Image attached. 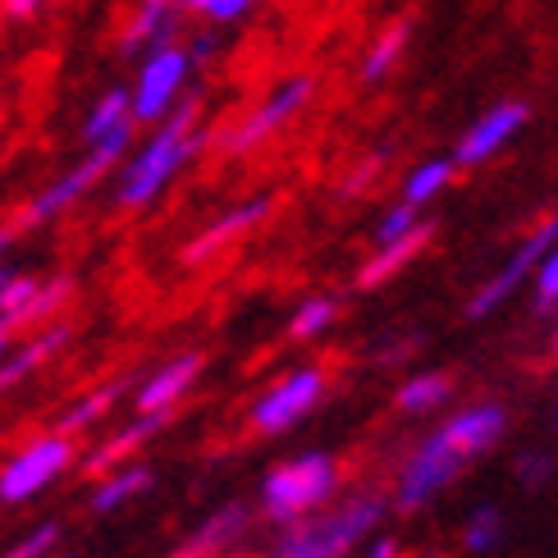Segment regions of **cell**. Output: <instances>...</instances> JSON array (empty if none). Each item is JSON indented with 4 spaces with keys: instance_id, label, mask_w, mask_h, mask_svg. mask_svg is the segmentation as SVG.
<instances>
[{
    "instance_id": "cell-26",
    "label": "cell",
    "mask_w": 558,
    "mask_h": 558,
    "mask_svg": "<svg viewBox=\"0 0 558 558\" xmlns=\"http://www.w3.org/2000/svg\"><path fill=\"white\" fill-rule=\"evenodd\" d=\"M408 41H412V19H393L389 28L380 37H371L366 56L357 64V78L371 87V83H385L393 69H399V60L408 56Z\"/></svg>"
},
{
    "instance_id": "cell-22",
    "label": "cell",
    "mask_w": 558,
    "mask_h": 558,
    "mask_svg": "<svg viewBox=\"0 0 558 558\" xmlns=\"http://www.w3.org/2000/svg\"><path fill=\"white\" fill-rule=\"evenodd\" d=\"M129 380H137V376H120V380H106V385H92V389H83L78 399L64 408V416H60V426H56V430H64V435H78V430H92V426L110 422L124 393H133V385H129Z\"/></svg>"
},
{
    "instance_id": "cell-15",
    "label": "cell",
    "mask_w": 558,
    "mask_h": 558,
    "mask_svg": "<svg viewBox=\"0 0 558 558\" xmlns=\"http://www.w3.org/2000/svg\"><path fill=\"white\" fill-rule=\"evenodd\" d=\"M74 343V320L69 316H60V320H51V325H37V330H28L23 335L5 357H0V393H10V389H19V385H28L41 366H51L64 348Z\"/></svg>"
},
{
    "instance_id": "cell-33",
    "label": "cell",
    "mask_w": 558,
    "mask_h": 558,
    "mask_svg": "<svg viewBox=\"0 0 558 558\" xmlns=\"http://www.w3.org/2000/svg\"><path fill=\"white\" fill-rule=\"evenodd\" d=\"M252 10H257V0H211L202 19L211 23V28H234V23H243Z\"/></svg>"
},
{
    "instance_id": "cell-16",
    "label": "cell",
    "mask_w": 558,
    "mask_h": 558,
    "mask_svg": "<svg viewBox=\"0 0 558 558\" xmlns=\"http://www.w3.org/2000/svg\"><path fill=\"white\" fill-rule=\"evenodd\" d=\"M170 422H174V412H133V416H124V422L114 426V430L101 439V445L83 458V472H87V476H101V472H110V468H120V462L143 458V453L151 449V439L166 430Z\"/></svg>"
},
{
    "instance_id": "cell-19",
    "label": "cell",
    "mask_w": 558,
    "mask_h": 558,
    "mask_svg": "<svg viewBox=\"0 0 558 558\" xmlns=\"http://www.w3.org/2000/svg\"><path fill=\"white\" fill-rule=\"evenodd\" d=\"M156 485V468L143 458H133V462H120V468H110L101 476H92V490H87V508L97 518H110V513H120V508L137 504L147 490Z\"/></svg>"
},
{
    "instance_id": "cell-7",
    "label": "cell",
    "mask_w": 558,
    "mask_h": 558,
    "mask_svg": "<svg viewBox=\"0 0 558 558\" xmlns=\"http://www.w3.org/2000/svg\"><path fill=\"white\" fill-rule=\"evenodd\" d=\"M325 393H330V371L316 366V362L293 366L247 403V430L262 435V439L289 435L325 403Z\"/></svg>"
},
{
    "instance_id": "cell-29",
    "label": "cell",
    "mask_w": 558,
    "mask_h": 558,
    "mask_svg": "<svg viewBox=\"0 0 558 558\" xmlns=\"http://www.w3.org/2000/svg\"><path fill=\"white\" fill-rule=\"evenodd\" d=\"M60 554V522H41L28 536H19L0 558H56Z\"/></svg>"
},
{
    "instance_id": "cell-20",
    "label": "cell",
    "mask_w": 558,
    "mask_h": 558,
    "mask_svg": "<svg viewBox=\"0 0 558 558\" xmlns=\"http://www.w3.org/2000/svg\"><path fill=\"white\" fill-rule=\"evenodd\" d=\"M179 19H183L179 0H137V10H133L129 28H124L120 51L143 60L147 51H156V46L179 41Z\"/></svg>"
},
{
    "instance_id": "cell-41",
    "label": "cell",
    "mask_w": 558,
    "mask_h": 558,
    "mask_svg": "<svg viewBox=\"0 0 558 558\" xmlns=\"http://www.w3.org/2000/svg\"><path fill=\"white\" fill-rule=\"evenodd\" d=\"M549 348H554V362H558V312H554V335H549Z\"/></svg>"
},
{
    "instance_id": "cell-31",
    "label": "cell",
    "mask_w": 558,
    "mask_h": 558,
    "mask_svg": "<svg viewBox=\"0 0 558 558\" xmlns=\"http://www.w3.org/2000/svg\"><path fill=\"white\" fill-rule=\"evenodd\" d=\"M380 170H385V151H380V156H366V160H357V166L339 179V197H348V202L362 197V193L371 189V183L380 179Z\"/></svg>"
},
{
    "instance_id": "cell-37",
    "label": "cell",
    "mask_w": 558,
    "mask_h": 558,
    "mask_svg": "<svg viewBox=\"0 0 558 558\" xmlns=\"http://www.w3.org/2000/svg\"><path fill=\"white\" fill-rule=\"evenodd\" d=\"M23 335H28V330H23V325H19L14 316H5V312H0V357H5L10 348L23 339Z\"/></svg>"
},
{
    "instance_id": "cell-23",
    "label": "cell",
    "mask_w": 558,
    "mask_h": 558,
    "mask_svg": "<svg viewBox=\"0 0 558 558\" xmlns=\"http://www.w3.org/2000/svg\"><path fill=\"white\" fill-rule=\"evenodd\" d=\"M426 243H430V225H426V229H416L412 239L371 247V257H366V262H362V270H357V289H380V284H389L393 275H403L416 257H422Z\"/></svg>"
},
{
    "instance_id": "cell-17",
    "label": "cell",
    "mask_w": 558,
    "mask_h": 558,
    "mask_svg": "<svg viewBox=\"0 0 558 558\" xmlns=\"http://www.w3.org/2000/svg\"><path fill=\"white\" fill-rule=\"evenodd\" d=\"M445 426H449V435H453L476 462H485V458H490V453L504 445V439H508V426H513V416H508V408H504L499 399H472V403L449 408Z\"/></svg>"
},
{
    "instance_id": "cell-8",
    "label": "cell",
    "mask_w": 558,
    "mask_h": 558,
    "mask_svg": "<svg viewBox=\"0 0 558 558\" xmlns=\"http://www.w3.org/2000/svg\"><path fill=\"white\" fill-rule=\"evenodd\" d=\"M554 243H558V211L531 225L526 234L513 243V252H508V257L472 289V298H468V320H490V316H499L518 293H526V289H531V275H536V266L545 262V252H549Z\"/></svg>"
},
{
    "instance_id": "cell-9",
    "label": "cell",
    "mask_w": 558,
    "mask_h": 558,
    "mask_svg": "<svg viewBox=\"0 0 558 558\" xmlns=\"http://www.w3.org/2000/svg\"><path fill=\"white\" fill-rule=\"evenodd\" d=\"M197 74V64L189 56V46H156V51H147L143 60H137V78L129 87V106H133V124L137 129H151L160 124L166 114L189 97V83Z\"/></svg>"
},
{
    "instance_id": "cell-39",
    "label": "cell",
    "mask_w": 558,
    "mask_h": 558,
    "mask_svg": "<svg viewBox=\"0 0 558 558\" xmlns=\"http://www.w3.org/2000/svg\"><path fill=\"white\" fill-rule=\"evenodd\" d=\"M206 5H211V0H179L183 14H206Z\"/></svg>"
},
{
    "instance_id": "cell-11",
    "label": "cell",
    "mask_w": 558,
    "mask_h": 558,
    "mask_svg": "<svg viewBox=\"0 0 558 558\" xmlns=\"http://www.w3.org/2000/svg\"><path fill=\"white\" fill-rule=\"evenodd\" d=\"M531 120V106L526 101H495L490 110H481L476 120L462 129L458 137V147H453V166L458 170H481V166H490L495 156H504L508 147L518 143V133L526 129Z\"/></svg>"
},
{
    "instance_id": "cell-36",
    "label": "cell",
    "mask_w": 558,
    "mask_h": 558,
    "mask_svg": "<svg viewBox=\"0 0 558 558\" xmlns=\"http://www.w3.org/2000/svg\"><path fill=\"white\" fill-rule=\"evenodd\" d=\"M216 51H220V37H216V33H197V37L189 41V56H193L197 69H202L206 60H216Z\"/></svg>"
},
{
    "instance_id": "cell-40",
    "label": "cell",
    "mask_w": 558,
    "mask_h": 558,
    "mask_svg": "<svg viewBox=\"0 0 558 558\" xmlns=\"http://www.w3.org/2000/svg\"><path fill=\"white\" fill-rule=\"evenodd\" d=\"M10 275H14V266H10V262H0V289L10 284Z\"/></svg>"
},
{
    "instance_id": "cell-12",
    "label": "cell",
    "mask_w": 558,
    "mask_h": 558,
    "mask_svg": "<svg viewBox=\"0 0 558 558\" xmlns=\"http://www.w3.org/2000/svg\"><path fill=\"white\" fill-rule=\"evenodd\" d=\"M275 216V197H247V202H234V206H225V211L216 220H206L197 234L183 243V262L189 266H206V262H216L225 257L229 247H239L247 234H257V229Z\"/></svg>"
},
{
    "instance_id": "cell-5",
    "label": "cell",
    "mask_w": 558,
    "mask_h": 558,
    "mask_svg": "<svg viewBox=\"0 0 558 558\" xmlns=\"http://www.w3.org/2000/svg\"><path fill=\"white\" fill-rule=\"evenodd\" d=\"M316 74H289V78H279L266 97L243 110L234 124H225V133L216 137V147L229 156V160H243L252 151H262L266 143H275L279 133H284L289 124L302 120V110H307L316 101Z\"/></svg>"
},
{
    "instance_id": "cell-3",
    "label": "cell",
    "mask_w": 558,
    "mask_h": 558,
    "mask_svg": "<svg viewBox=\"0 0 558 558\" xmlns=\"http://www.w3.org/2000/svg\"><path fill=\"white\" fill-rule=\"evenodd\" d=\"M343 485H348V468L339 453L302 449L293 458H279L262 476L252 508H257L262 522H270L279 531V526H293L302 518L320 513V508H330L343 495Z\"/></svg>"
},
{
    "instance_id": "cell-18",
    "label": "cell",
    "mask_w": 558,
    "mask_h": 558,
    "mask_svg": "<svg viewBox=\"0 0 558 558\" xmlns=\"http://www.w3.org/2000/svg\"><path fill=\"white\" fill-rule=\"evenodd\" d=\"M133 106H129V87H110L101 92L97 101H92V110L83 114V151L101 147V151H114V156H129L133 151Z\"/></svg>"
},
{
    "instance_id": "cell-10",
    "label": "cell",
    "mask_w": 558,
    "mask_h": 558,
    "mask_svg": "<svg viewBox=\"0 0 558 558\" xmlns=\"http://www.w3.org/2000/svg\"><path fill=\"white\" fill-rule=\"evenodd\" d=\"M120 160H124V156L101 151V147L83 151L78 166H69L64 174H56L51 183H46L41 193L28 197V206H23V216H19V229H46V225H56L60 216H69L114 166H120Z\"/></svg>"
},
{
    "instance_id": "cell-2",
    "label": "cell",
    "mask_w": 558,
    "mask_h": 558,
    "mask_svg": "<svg viewBox=\"0 0 558 558\" xmlns=\"http://www.w3.org/2000/svg\"><path fill=\"white\" fill-rule=\"evenodd\" d=\"M389 518V495L385 490H353L339 495L330 508L302 518L293 526H279L266 558H348L357 554L371 536H380Z\"/></svg>"
},
{
    "instance_id": "cell-1",
    "label": "cell",
    "mask_w": 558,
    "mask_h": 558,
    "mask_svg": "<svg viewBox=\"0 0 558 558\" xmlns=\"http://www.w3.org/2000/svg\"><path fill=\"white\" fill-rule=\"evenodd\" d=\"M211 143L202 124V97H183L166 120L151 124L147 143H137L114 174V211H147L174 189V179L197 160V151Z\"/></svg>"
},
{
    "instance_id": "cell-35",
    "label": "cell",
    "mask_w": 558,
    "mask_h": 558,
    "mask_svg": "<svg viewBox=\"0 0 558 558\" xmlns=\"http://www.w3.org/2000/svg\"><path fill=\"white\" fill-rule=\"evenodd\" d=\"M348 558H403V545L389 536V531H380V536H371L357 554H348Z\"/></svg>"
},
{
    "instance_id": "cell-28",
    "label": "cell",
    "mask_w": 558,
    "mask_h": 558,
    "mask_svg": "<svg viewBox=\"0 0 558 558\" xmlns=\"http://www.w3.org/2000/svg\"><path fill=\"white\" fill-rule=\"evenodd\" d=\"M426 225H430V220H426V211H412V206L393 202V206H385V211H380L376 229H371V247H380V243H399V239H412L416 229H426Z\"/></svg>"
},
{
    "instance_id": "cell-24",
    "label": "cell",
    "mask_w": 558,
    "mask_h": 558,
    "mask_svg": "<svg viewBox=\"0 0 558 558\" xmlns=\"http://www.w3.org/2000/svg\"><path fill=\"white\" fill-rule=\"evenodd\" d=\"M453 174H458V166H453L449 156L416 160V166L403 174V183H399V202L412 206V211H426L430 202H439V197L453 189Z\"/></svg>"
},
{
    "instance_id": "cell-6",
    "label": "cell",
    "mask_w": 558,
    "mask_h": 558,
    "mask_svg": "<svg viewBox=\"0 0 558 558\" xmlns=\"http://www.w3.org/2000/svg\"><path fill=\"white\" fill-rule=\"evenodd\" d=\"M78 462V445L74 435L64 430H37L23 445L0 462V504L5 508H23L41 499L51 485H60Z\"/></svg>"
},
{
    "instance_id": "cell-25",
    "label": "cell",
    "mask_w": 558,
    "mask_h": 558,
    "mask_svg": "<svg viewBox=\"0 0 558 558\" xmlns=\"http://www.w3.org/2000/svg\"><path fill=\"white\" fill-rule=\"evenodd\" d=\"M504 541H508V513L499 504H476L458 526V545L468 558H490L504 549Z\"/></svg>"
},
{
    "instance_id": "cell-30",
    "label": "cell",
    "mask_w": 558,
    "mask_h": 558,
    "mask_svg": "<svg viewBox=\"0 0 558 558\" xmlns=\"http://www.w3.org/2000/svg\"><path fill=\"white\" fill-rule=\"evenodd\" d=\"M531 302H536L541 316L558 312V243L545 252V262L536 266V275H531Z\"/></svg>"
},
{
    "instance_id": "cell-27",
    "label": "cell",
    "mask_w": 558,
    "mask_h": 558,
    "mask_svg": "<svg viewBox=\"0 0 558 558\" xmlns=\"http://www.w3.org/2000/svg\"><path fill=\"white\" fill-rule=\"evenodd\" d=\"M339 325V298H330V293H312V298H302L298 307H293V316H289V339H298V343H316V339H325Z\"/></svg>"
},
{
    "instance_id": "cell-42",
    "label": "cell",
    "mask_w": 558,
    "mask_h": 558,
    "mask_svg": "<svg viewBox=\"0 0 558 558\" xmlns=\"http://www.w3.org/2000/svg\"><path fill=\"white\" fill-rule=\"evenodd\" d=\"M56 558H69V554H56Z\"/></svg>"
},
{
    "instance_id": "cell-38",
    "label": "cell",
    "mask_w": 558,
    "mask_h": 558,
    "mask_svg": "<svg viewBox=\"0 0 558 558\" xmlns=\"http://www.w3.org/2000/svg\"><path fill=\"white\" fill-rule=\"evenodd\" d=\"M14 239H19V229L14 225H0V262L10 257V247H14Z\"/></svg>"
},
{
    "instance_id": "cell-4",
    "label": "cell",
    "mask_w": 558,
    "mask_h": 558,
    "mask_svg": "<svg viewBox=\"0 0 558 558\" xmlns=\"http://www.w3.org/2000/svg\"><path fill=\"white\" fill-rule=\"evenodd\" d=\"M472 468H476V458L439 422L422 439H412L408 453L399 458L393 485H389V508H399V513H426V508L435 499H445V490H453Z\"/></svg>"
},
{
    "instance_id": "cell-14",
    "label": "cell",
    "mask_w": 558,
    "mask_h": 558,
    "mask_svg": "<svg viewBox=\"0 0 558 558\" xmlns=\"http://www.w3.org/2000/svg\"><path fill=\"white\" fill-rule=\"evenodd\" d=\"M206 371L202 353H174L160 366H151L147 376H137L133 385V412H179V403L197 389Z\"/></svg>"
},
{
    "instance_id": "cell-13",
    "label": "cell",
    "mask_w": 558,
    "mask_h": 558,
    "mask_svg": "<svg viewBox=\"0 0 558 558\" xmlns=\"http://www.w3.org/2000/svg\"><path fill=\"white\" fill-rule=\"evenodd\" d=\"M252 526H257V508L247 499H229V504L211 508L166 558H229L252 536Z\"/></svg>"
},
{
    "instance_id": "cell-21",
    "label": "cell",
    "mask_w": 558,
    "mask_h": 558,
    "mask_svg": "<svg viewBox=\"0 0 558 558\" xmlns=\"http://www.w3.org/2000/svg\"><path fill=\"white\" fill-rule=\"evenodd\" d=\"M453 408V376L449 371H408L393 389V412L399 416H435Z\"/></svg>"
},
{
    "instance_id": "cell-32",
    "label": "cell",
    "mask_w": 558,
    "mask_h": 558,
    "mask_svg": "<svg viewBox=\"0 0 558 558\" xmlns=\"http://www.w3.org/2000/svg\"><path fill=\"white\" fill-rule=\"evenodd\" d=\"M513 476H518L522 485H531V490H541V485H545V481L554 476V458H549L545 449H526V453L518 458Z\"/></svg>"
},
{
    "instance_id": "cell-34",
    "label": "cell",
    "mask_w": 558,
    "mask_h": 558,
    "mask_svg": "<svg viewBox=\"0 0 558 558\" xmlns=\"http://www.w3.org/2000/svg\"><path fill=\"white\" fill-rule=\"evenodd\" d=\"M46 5H51V0H0V14L10 23H33V19H41Z\"/></svg>"
}]
</instances>
